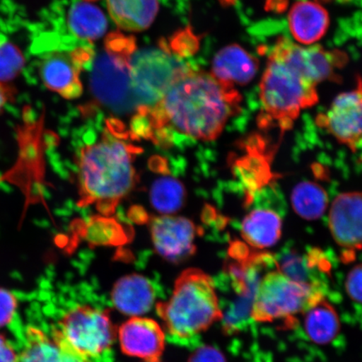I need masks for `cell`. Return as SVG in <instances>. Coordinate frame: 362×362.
Returning a JSON list of instances; mask_svg holds the SVG:
<instances>
[{"instance_id": "2", "label": "cell", "mask_w": 362, "mask_h": 362, "mask_svg": "<svg viewBox=\"0 0 362 362\" xmlns=\"http://www.w3.org/2000/svg\"><path fill=\"white\" fill-rule=\"evenodd\" d=\"M242 96L233 87L211 74L182 72L156 105L139 108L135 115L141 122L144 138L174 130L202 141L218 138L230 117L241 107Z\"/></svg>"}, {"instance_id": "15", "label": "cell", "mask_w": 362, "mask_h": 362, "mask_svg": "<svg viewBox=\"0 0 362 362\" xmlns=\"http://www.w3.org/2000/svg\"><path fill=\"white\" fill-rule=\"evenodd\" d=\"M259 62L238 45H230L216 53L212 62L211 74L221 83L230 86L246 85L255 78Z\"/></svg>"}, {"instance_id": "22", "label": "cell", "mask_w": 362, "mask_h": 362, "mask_svg": "<svg viewBox=\"0 0 362 362\" xmlns=\"http://www.w3.org/2000/svg\"><path fill=\"white\" fill-rule=\"evenodd\" d=\"M132 235L123 225L111 217H90L84 228L83 237L90 246H120L129 241Z\"/></svg>"}, {"instance_id": "30", "label": "cell", "mask_w": 362, "mask_h": 362, "mask_svg": "<svg viewBox=\"0 0 362 362\" xmlns=\"http://www.w3.org/2000/svg\"><path fill=\"white\" fill-rule=\"evenodd\" d=\"M232 1V0H226ZM288 0H265V8L268 11L281 13L286 10Z\"/></svg>"}, {"instance_id": "28", "label": "cell", "mask_w": 362, "mask_h": 362, "mask_svg": "<svg viewBox=\"0 0 362 362\" xmlns=\"http://www.w3.org/2000/svg\"><path fill=\"white\" fill-rule=\"evenodd\" d=\"M189 362H226L221 352L215 348H200L189 358Z\"/></svg>"}, {"instance_id": "11", "label": "cell", "mask_w": 362, "mask_h": 362, "mask_svg": "<svg viewBox=\"0 0 362 362\" xmlns=\"http://www.w3.org/2000/svg\"><path fill=\"white\" fill-rule=\"evenodd\" d=\"M151 233L156 251L167 261L180 264L196 253V226L185 217H153Z\"/></svg>"}, {"instance_id": "21", "label": "cell", "mask_w": 362, "mask_h": 362, "mask_svg": "<svg viewBox=\"0 0 362 362\" xmlns=\"http://www.w3.org/2000/svg\"><path fill=\"white\" fill-rule=\"evenodd\" d=\"M67 25L76 37L96 40L106 33L107 21L100 8L84 1L71 7L67 13Z\"/></svg>"}, {"instance_id": "1", "label": "cell", "mask_w": 362, "mask_h": 362, "mask_svg": "<svg viewBox=\"0 0 362 362\" xmlns=\"http://www.w3.org/2000/svg\"><path fill=\"white\" fill-rule=\"evenodd\" d=\"M347 61L346 54L337 49L304 47L279 37L268 52L260 81V125H275L283 132L292 128L302 110L318 103L317 86L337 81V71Z\"/></svg>"}, {"instance_id": "19", "label": "cell", "mask_w": 362, "mask_h": 362, "mask_svg": "<svg viewBox=\"0 0 362 362\" xmlns=\"http://www.w3.org/2000/svg\"><path fill=\"white\" fill-rule=\"evenodd\" d=\"M282 220L274 211L257 209L244 218L242 236L249 246L264 249L274 246L281 237Z\"/></svg>"}, {"instance_id": "29", "label": "cell", "mask_w": 362, "mask_h": 362, "mask_svg": "<svg viewBox=\"0 0 362 362\" xmlns=\"http://www.w3.org/2000/svg\"><path fill=\"white\" fill-rule=\"evenodd\" d=\"M19 355L17 354L6 337L0 334V362H18Z\"/></svg>"}, {"instance_id": "9", "label": "cell", "mask_w": 362, "mask_h": 362, "mask_svg": "<svg viewBox=\"0 0 362 362\" xmlns=\"http://www.w3.org/2000/svg\"><path fill=\"white\" fill-rule=\"evenodd\" d=\"M316 122L338 141L356 151L362 139V79H357L355 89L339 94L327 112L317 117Z\"/></svg>"}, {"instance_id": "23", "label": "cell", "mask_w": 362, "mask_h": 362, "mask_svg": "<svg viewBox=\"0 0 362 362\" xmlns=\"http://www.w3.org/2000/svg\"><path fill=\"white\" fill-rule=\"evenodd\" d=\"M294 211L303 218L313 221L325 214L328 205V197L325 189L310 181L298 184L291 197Z\"/></svg>"}, {"instance_id": "13", "label": "cell", "mask_w": 362, "mask_h": 362, "mask_svg": "<svg viewBox=\"0 0 362 362\" xmlns=\"http://www.w3.org/2000/svg\"><path fill=\"white\" fill-rule=\"evenodd\" d=\"M122 351L146 362H160L165 333L156 320L134 316L117 329Z\"/></svg>"}, {"instance_id": "4", "label": "cell", "mask_w": 362, "mask_h": 362, "mask_svg": "<svg viewBox=\"0 0 362 362\" xmlns=\"http://www.w3.org/2000/svg\"><path fill=\"white\" fill-rule=\"evenodd\" d=\"M156 310L172 337L192 338L223 318L214 279L198 269H188L175 280L169 300Z\"/></svg>"}, {"instance_id": "26", "label": "cell", "mask_w": 362, "mask_h": 362, "mask_svg": "<svg viewBox=\"0 0 362 362\" xmlns=\"http://www.w3.org/2000/svg\"><path fill=\"white\" fill-rule=\"evenodd\" d=\"M18 308L15 294L7 289L0 288V328L11 324Z\"/></svg>"}, {"instance_id": "3", "label": "cell", "mask_w": 362, "mask_h": 362, "mask_svg": "<svg viewBox=\"0 0 362 362\" xmlns=\"http://www.w3.org/2000/svg\"><path fill=\"white\" fill-rule=\"evenodd\" d=\"M140 148L113 137L110 132L100 141L81 148L78 158V206H96L103 216L134 191L139 175L134 165Z\"/></svg>"}, {"instance_id": "31", "label": "cell", "mask_w": 362, "mask_h": 362, "mask_svg": "<svg viewBox=\"0 0 362 362\" xmlns=\"http://www.w3.org/2000/svg\"><path fill=\"white\" fill-rule=\"evenodd\" d=\"M13 92L6 83H0V112L2 111L7 103L11 100Z\"/></svg>"}, {"instance_id": "8", "label": "cell", "mask_w": 362, "mask_h": 362, "mask_svg": "<svg viewBox=\"0 0 362 362\" xmlns=\"http://www.w3.org/2000/svg\"><path fill=\"white\" fill-rule=\"evenodd\" d=\"M53 334L71 350L90 360L110 349L117 337V329L107 311L79 305L62 317Z\"/></svg>"}, {"instance_id": "6", "label": "cell", "mask_w": 362, "mask_h": 362, "mask_svg": "<svg viewBox=\"0 0 362 362\" xmlns=\"http://www.w3.org/2000/svg\"><path fill=\"white\" fill-rule=\"evenodd\" d=\"M324 294L318 283L297 281L277 268L262 276L256 288L250 315L256 322L270 323L277 320L292 322Z\"/></svg>"}, {"instance_id": "18", "label": "cell", "mask_w": 362, "mask_h": 362, "mask_svg": "<svg viewBox=\"0 0 362 362\" xmlns=\"http://www.w3.org/2000/svg\"><path fill=\"white\" fill-rule=\"evenodd\" d=\"M107 4L115 24L131 33L148 29L158 11V0H107Z\"/></svg>"}, {"instance_id": "20", "label": "cell", "mask_w": 362, "mask_h": 362, "mask_svg": "<svg viewBox=\"0 0 362 362\" xmlns=\"http://www.w3.org/2000/svg\"><path fill=\"white\" fill-rule=\"evenodd\" d=\"M303 315L305 330L310 341L325 345L337 336L341 328L339 316L325 298L310 306Z\"/></svg>"}, {"instance_id": "14", "label": "cell", "mask_w": 362, "mask_h": 362, "mask_svg": "<svg viewBox=\"0 0 362 362\" xmlns=\"http://www.w3.org/2000/svg\"><path fill=\"white\" fill-rule=\"evenodd\" d=\"M288 22L289 31L298 44L312 45L327 33L329 16L319 2L300 0L289 10Z\"/></svg>"}, {"instance_id": "24", "label": "cell", "mask_w": 362, "mask_h": 362, "mask_svg": "<svg viewBox=\"0 0 362 362\" xmlns=\"http://www.w3.org/2000/svg\"><path fill=\"white\" fill-rule=\"evenodd\" d=\"M151 202L161 214H176L187 201V191L184 185L170 176L157 179L151 189Z\"/></svg>"}, {"instance_id": "10", "label": "cell", "mask_w": 362, "mask_h": 362, "mask_svg": "<svg viewBox=\"0 0 362 362\" xmlns=\"http://www.w3.org/2000/svg\"><path fill=\"white\" fill-rule=\"evenodd\" d=\"M92 57L88 49L72 52H54L45 57L40 65L42 83L52 92L66 99H75L83 93L80 78L81 68Z\"/></svg>"}, {"instance_id": "33", "label": "cell", "mask_w": 362, "mask_h": 362, "mask_svg": "<svg viewBox=\"0 0 362 362\" xmlns=\"http://www.w3.org/2000/svg\"><path fill=\"white\" fill-rule=\"evenodd\" d=\"M86 2L97 1V0H84Z\"/></svg>"}, {"instance_id": "25", "label": "cell", "mask_w": 362, "mask_h": 362, "mask_svg": "<svg viewBox=\"0 0 362 362\" xmlns=\"http://www.w3.org/2000/svg\"><path fill=\"white\" fill-rule=\"evenodd\" d=\"M25 64L21 49L6 35L0 33V83L15 79Z\"/></svg>"}, {"instance_id": "12", "label": "cell", "mask_w": 362, "mask_h": 362, "mask_svg": "<svg viewBox=\"0 0 362 362\" xmlns=\"http://www.w3.org/2000/svg\"><path fill=\"white\" fill-rule=\"evenodd\" d=\"M329 226L338 245L345 249L347 259L362 249V193L339 194L329 211Z\"/></svg>"}, {"instance_id": "27", "label": "cell", "mask_w": 362, "mask_h": 362, "mask_svg": "<svg viewBox=\"0 0 362 362\" xmlns=\"http://www.w3.org/2000/svg\"><path fill=\"white\" fill-rule=\"evenodd\" d=\"M346 289L351 300L362 304V264L356 265L348 274Z\"/></svg>"}, {"instance_id": "5", "label": "cell", "mask_w": 362, "mask_h": 362, "mask_svg": "<svg viewBox=\"0 0 362 362\" xmlns=\"http://www.w3.org/2000/svg\"><path fill=\"white\" fill-rule=\"evenodd\" d=\"M135 52L133 36L115 33L107 36L105 49L95 59L90 90L99 103L117 115L138 110L129 74V62Z\"/></svg>"}, {"instance_id": "32", "label": "cell", "mask_w": 362, "mask_h": 362, "mask_svg": "<svg viewBox=\"0 0 362 362\" xmlns=\"http://www.w3.org/2000/svg\"><path fill=\"white\" fill-rule=\"evenodd\" d=\"M322 1H345V0H322Z\"/></svg>"}, {"instance_id": "17", "label": "cell", "mask_w": 362, "mask_h": 362, "mask_svg": "<svg viewBox=\"0 0 362 362\" xmlns=\"http://www.w3.org/2000/svg\"><path fill=\"white\" fill-rule=\"evenodd\" d=\"M113 305L122 313L139 316L146 314L155 302V291L142 275L125 276L117 281L112 293Z\"/></svg>"}, {"instance_id": "16", "label": "cell", "mask_w": 362, "mask_h": 362, "mask_svg": "<svg viewBox=\"0 0 362 362\" xmlns=\"http://www.w3.org/2000/svg\"><path fill=\"white\" fill-rule=\"evenodd\" d=\"M18 362H92L71 350L52 334L47 336L42 329H27L24 348Z\"/></svg>"}, {"instance_id": "7", "label": "cell", "mask_w": 362, "mask_h": 362, "mask_svg": "<svg viewBox=\"0 0 362 362\" xmlns=\"http://www.w3.org/2000/svg\"><path fill=\"white\" fill-rule=\"evenodd\" d=\"M187 68L168 48L136 51L130 59L129 74L137 110L151 107L160 102Z\"/></svg>"}]
</instances>
